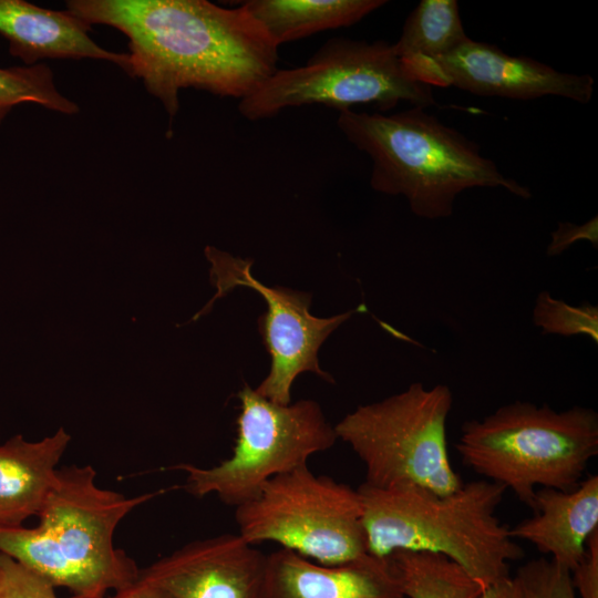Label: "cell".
Segmentation results:
<instances>
[{"label":"cell","instance_id":"obj_13","mask_svg":"<svg viewBox=\"0 0 598 598\" xmlns=\"http://www.w3.org/2000/svg\"><path fill=\"white\" fill-rule=\"evenodd\" d=\"M265 598H405L389 558L327 566L280 548L267 555Z\"/></svg>","mask_w":598,"mask_h":598},{"label":"cell","instance_id":"obj_19","mask_svg":"<svg viewBox=\"0 0 598 598\" xmlns=\"http://www.w3.org/2000/svg\"><path fill=\"white\" fill-rule=\"evenodd\" d=\"M388 558L405 598H480L484 589L442 555L395 551Z\"/></svg>","mask_w":598,"mask_h":598},{"label":"cell","instance_id":"obj_23","mask_svg":"<svg viewBox=\"0 0 598 598\" xmlns=\"http://www.w3.org/2000/svg\"><path fill=\"white\" fill-rule=\"evenodd\" d=\"M45 578L0 553V598H59Z\"/></svg>","mask_w":598,"mask_h":598},{"label":"cell","instance_id":"obj_14","mask_svg":"<svg viewBox=\"0 0 598 598\" xmlns=\"http://www.w3.org/2000/svg\"><path fill=\"white\" fill-rule=\"evenodd\" d=\"M91 25L69 11L38 7L24 0H0V34L9 53L25 65L42 59H96L113 62L126 73L128 53H116L96 44Z\"/></svg>","mask_w":598,"mask_h":598},{"label":"cell","instance_id":"obj_9","mask_svg":"<svg viewBox=\"0 0 598 598\" xmlns=\"http://www.w3.org/2000/svg\"><path fill=\"white\" fill-rule=\"evenodd\" d=\"M240 413L230 457L212 467L174 466L186 473L183 488L195 497L215 494L229 506L252 499L272 477L308 464V458L338 441L320 405L301 400L281 405L249 384L237 393Z\"/></svg>","mask_w":598,"mask_h":598},{"label":"cell","instance_id":"obj_26","mask_svg":"<svg viewBox=\"0 0 598 598\" xmlns=\"http://www.w3.org/2000/svg\"><path fill=\"white\" fill-rule=\"evenodd\" d=\"M140 574V573H138ZM106 598H172L166 591L157 586L148 582L142 577L136 578L135 581L128 586L118 589L113 592L112 596Z\"/></svg>","mask_w":598,"mask_h":598},{"label":"cell","instance_id":"obj_11","mask_svg":"<svg viewBox=\"0 0 598 598\" xmlns=\"http://www.w3.org/2000/svg\"><path fill=\"white\" fill-rule=\"evenodd\" d=\"M403 63L430 86H455L481 96L534 100L554 95L587 104L594 95L595 81L589 74L560 72L471 38L445 55Z\"/></svg>","mask_w":598,"mask_h":598},{"label":"cell","instance_id":"obj_18","mask_svg":"<svg viewBox=\"0 0 598 598\" xmlns=\"http://www.w3.org/2000/svg\"><path fill=\"white\" fill-rule=\"evenodd\" d=\"M467 39L457 1L422 0L405 19L393 48L409 63L445 55Z\"/></svg>","mask_w":598,"mask_h":598},{"label":"cell","instance_id":"obj_7","mask_svg":"<svg viewBox=\"0 0 598 598\" xmlns=\"http://www.w3.org/2000/svg\"><path fill=\"white\" fill-rule=\"evenodd\" d=\"M452 406L447 385L426 388L415 382L381 401L359 405L334 431L363 463L365 484L413 485L448 494L463 484L447 450Z\"/></svg>","mask_w":598,"mask_h":598},{"label":"cell","instance_id":"obj_25","mask_svg":"<svg viewBox=\"0 0 598 598\" xmlns=\"http://www.w3.org/2000/svg\"><path fill=\"white\" fill-rule=\"evenodd\" d=\"M570 577L578 598H598V530L589 537L585 556Z\"/></svg>","mask_w":598,"mask_h":598},{"label":"cell","instance_id":"obj_3","mask_svg":"<svg viewBox=\"0 0 598 598\" xmlns=\"http://www.w3.org/2000/svg\"><path fill=\"white\" fill-rule=\"evenodd\" d=\"M337 125L371 158V187L404 196L417 217H450L457 195L475 187H502L523 199L533 196L527 186L505 176L475 142L424 107L391 114L344 110Z\"/></svg>","mask_w":598,"mask_h":598},{"label":"cell","instance_id":"obj_21","mask_svg":"<svg viewBox=\"0 0 598 598\" xmlns=\"http://www.w3.org/2000/svg\"><path fill=\"white\" fill-rule=\"evenodd\" d=\"M532 320L542 334L586 336L598 343V308L588 302L573 306L543 290L537 295Z\"/></svg>","mask_w":598,"mask_h":598},{"label":"cell","instance_id":"obj_12","mask_svg":"<svg viewBox=\"0 0 598 598\" xmlns=\"http://www.w3.org/2000/svg\"><path fill=\"white\" fill-rule=\"evenodd\" d=\"M267 555L237 534L194 540L140 577L172 598H265Z\"/></svg>","mask_w":598,"mask_h":598},{"label":"cell","instance_id":"obj_4","mask_svg":"<svg viewBox=\"0 0 598 598\" xmlns=\"http://www.w3.org/2000/svg\"><path fill=\"white\" fill-rule=\"evenodd\" d=\"M368 554L388 558L395 551L442 555L484 588L509 575L524 550L496 516L506 492L477 480L437 494L413 485L357 488Z\"/></svg>","mask_w":598,"mask_h":598},{"label":"cell","instance_id":"obj_1","mask_svg":"<svg viewBox=\"0 0 598 598\" xmlns=\"http://www.w3.org/2000/svg\"><path fill=\"white\" fill-rule=\"evenodd\" d=\"M66 8L90 25L113 27L127 37V74L141 79L171 117L182 89L241 100L278 69L279 47L241 4L70 0Z\"/></svg>","mask_w":598,"mask_h":598},{"label":"cell","instance_id":"obj_16","mask_svg":"<svg viewBox=\"0 0 598 598\" xmlns=\"http://www.w3.org/2000/svg\"><path fill=\"white\" fill-rule=\"evenodd\" d=\"M70 441L60 427L41 441L29 442L17 434L0 445V526H22L38 516L56 483L58 464Z\"/></svg>","mask_w":598,"mask_h":598},{"label":"cell","instance_id":"obj_24","mask_svg":"<svg viewBox=\"0 0 598 598\" xmlns=\"http://www.w3.org/2000/svg\"><path fill=\"white\" fill-rule=\"evenodd\" d=\"M579 240H587L594 248L598 247L597 215L584 224L559 223L550 234L546 254L549 257L559 256Z\"/></svg>","mask_w":598,"mask_h":598},{"label":"cell","instance_id":"obj_8","mask_svg":"<svg viewBox=\"0 0 598 598\" xmlns=\"http://www.w3.org/2000/svg\"><path fill=\"white\" fill-rule=\"evenodd\" d=\"M235 519L248 543L274 542L321 565L368 554L358 491L316 475L308 464L269 480L236 507Z\"/></svg>","mask_w":598,"mask_h":598},{"label":"cell","instance_id":"obj_22","mask_svg":"<svg viewBox=\"0 0 598 598\" xmlns=\"http://www.w3.org/2000/svg\"><path fill=\"white\" fill-rule=\"evenodd\" d=\"M514 577L523 598H578L570 571L544 557L524 564Z\"/></svg>","mask_w":598,"mask_h":598},{"label":"cell","instance_id":"obj_15","mask_svg":"<svg viewBox=\"0 0 598 598\" xmlns=\"http://www.w3.org/2000/svg\"><path fill=\"white\" fill-rule=\"evenodd\" d=\"M532 511L534 515L509 528V535L571 571L598 530V476L590 475L568 491L538 488Z\"/></svg>","mask_w":598,"mask_h":598},{"label":"cell","instance_id":"obj_5","mask_svg":"<svg viewBox=\"0 0 598 598\" xmlns=\"http://www.w3.org/2000/svg\"><path fill=\"white\" fill-rule=\"evenodd\" d=\"M455 447L466 466L532 509L538 488L568 491L582 481L598 454V414L515 401L466 421Z\"/></svg>","mask_w":598,"mask_h":598},{"label":"cell","instance_id":"obj_17","mask_svg":"<svg viewBox=\"0 0 598 598\" xmlns=\"http://www.w3.org/2000/svg\"><path fill=\"white\" fill-rule=\"evenodd\" d=\"M386 3L385 0H248L241 6L280 47L321 31L355 24Z\"/></svg>","mask_w":598,"mask_h":598},{"label":"cell","instance_id":"obj_27","mask_svg":"<svg viewBox=\"0 0 598 598\" xmlns=\"http://www.w3.org/2000/svg\"><path fill=\"white\" fill-rule=\"evenodd\" d=\"M480 598H523V594L516 578L508 576L485 587Z\"/></svg>","mask_w":598,"mask_h":598},{"label":"cell","instance_id":"obj_10","mask_svg":"<svg viewBox=\"0 0 598 598\" xmlns=\"http://www.w3.org/2000/svg\"><path fill=\"white\" fill-rule=\"evenodd\" d=\"M205 256L210 262V282L217 292L193 317V321L206 315L218 298L239 286L251 288L266 301L267 311L259 319V329L271 365L268 375L255 389L257 393L287 405L291 403L292 383L302 372H313L328 382H334L319 365V348L340 324L365 311L364 305L329 318H318L309 312L310 295L261 283L251 275V260L234 257L213 246L205 248Z\"/></svg>","mask_w":598,"mask_h":598},{"label":"cell","instance_id":"obj_2","mask_svg":"<svg viewBox=\"0 0 598 598\" xmlns=\"http://www.w3.org/2000/svg\"><path fill=\"white\" fill-rule=\"evenodd\" d=\"M165 493L134 497L102 488L91 465L58 470L35 527L0 526V553L45 578L71 598H106L138 577L140 568L114 546V533L135 507Z\"/></svg>","mask_w":598,"mask_h":598},{"label":"cell","instance_id":"obj_6","mask_svg":"<svg viewBox=\"0 0 598 598\" xmlns=\"http://www.w3.org/2000/svg\"><path fill=\"white\" fill-rule=\"evenodd\" d=\"M401 102L424 109L439 105L432 86L408 70L393 43L334 37L305 64L278 68L239 100L238 111L248 121H260L311 104L339 112L372 104L384 113Z\"/></svg>","mask_w":598,"mask_h":598},{"label":"cell","instance_id":"obj_20","mask_svg":"<svg viewBox=\"0 0 598 598\" xmlns=\"http://www.w3.org/2000/svg\"><path fill=\"white\" fill-rule=\"evenodd\" d=\"M34 103L63 114H75L79 106L55 87L52 70L44 63L0 68V125L18 104Z\"/></svg>","mask_w":598,"mask_h":598}]
</instances>
